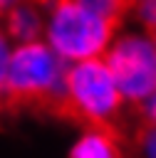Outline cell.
<instances>
[{"label": "cell", "mask_w": 156, "mask_h": 158, "mask_svg": "<svg viewBox=\"0 0 156 158\" xmlns=\"http://www.w3.org/2000/svg\"><path fill=\"white\" fill-rule=\"evenodd\" d=\"M139 153L141 158H156V128L154 126H144L139 136Z\"/></svg>", "instance_id": "9c48e42d"}, {"label": "cell", "mask_w": 156, "mask_h": 158, "mask_svg": "<svg viewBox=\"0 0 156 158\" xmlns=\"http://www.w3.org/2000/svg\"><path fill=\"white\" fill-rule=\"evenodd\" d=\"M69 158H124V148L114 128L84 126L69 146Z\"/></svg>", "instance_id": "8992f818"}, {"label": "cell", "mask_w": 156, "mask_h": 158, "mask_svg": "<svg viewBox=\"0 0 156 158\" xmlns=\"http://www.w3.org/2000/svg\"><path fill=\"white\" fill-rule=\"evenodd\" d=\"M12 52V42L5 35V30L0 27V89H2V79H5V69H7V59Z\"/></svg>", "instance_id": "30bf717a"}, {"label": "cell", "mask_w": 156, "mask_h": 158, "mask_svg": "<svg viewBox=\"0 0 156 158\" xmlns=\"http://www.w3.org/2000/svg\"><path fill=\"white\" fill-rule=\"evenodd\" d=\"M15 2H17V0H0V17H2V15H5V12L15 5Z\"/></svg>", "instance_id": "7c38bea8"}, {"label": "cell", "mask_w": 156, "mask_h": 158, "mask_svg": "<svg viewBox=\"0 0 156 158\" xmlns=\"http://www.w3.org/2000/svg\"><path fill=\"white\" fill-rule=\"evenodd\" d=\"M64 114L84 126H114L126 104L104 59H87L67 64L59 106Z\"/></svg>", "instance_id": "3957f363"}, {"label": "cell", "mask_w": 156, "mask_h": 158, "mask_svg": "<svg viewBox=\"0 0 156 158\" xmlns=\"http://www.w3.org/2000/svg\"><path fill=\"white\" fill-rule=\"evenodd\" d=\"M126 106H141L156 91V40L144 30L116 32L102 57Z\"/></svg>", "instance_id": "277c9868"}, {"label": "cell", "mask_w": 156, "mask_h": 158, "mask_svg": "<svg viewBox=\"0 0 156 158\" xmlns=\"http://www.w3.org/2000/svg\"><path fill=\"white\" fill-rule=\"evenodd\" d=\"M119 27L92 15L77 0H47L45 2V32L47 47L64 62L77 64L87 59H102L116 37Z\"/></svg>", "instance_id": "6da1fadb"}, {"label": "cell", "mask_w": 156, "mask_h": 158, "mask_svg": "<svg viewBox=\"0 0 156 158\" xmlns=\"http://www.w3.org/2000/svg\"><path fill=\"white\" fill-rule=\"evenodd\" d=\"M131 2H139V0H131Z\"/></svg>", "instance_id": "4fadbf2b"}, {"label": "cell", "mask_w": 156, "mask_h": 158, "mask_svg": "<svg viewBox=\"0 0 156 158\" xmlns=\"http://www.w3.org/2000/svg\"><path fill=\"white\" fill-rule=\"evenodd\" d=\"M77 2H79L84 10H89L92 15L106 20V22H111V25H116V27L121 25L124 17L131 15V7H134L131 0H77Z\"/></svg>", "instance_id": "52a82bcc"}, {"label": "cell", "mask_w": 156, "mask_h": 158, "mask_svg": "<svg viewBox=\"0 0 156 158\" xmlns=\"http://www.w3.org/2000/svg\"><path fill=\"white\" fill-rule=\"evenodd\" d=\"M131 15H134L139 30L151 32V35L156 32V0H139V2H134Z\"/></svg>", "instance_id": "ba28073f"}, {"label": "cell", "mask_w": 156, "mask_h": 158, "mask_svg": "<svg viewBox=\"0 0 156 158\" xmlns=\"http://www.w3.org/2000/svg\"><path fill=\"white\" fill-rule=\"evenodd\" d=\"M154 40H156V32H154Z\"/></svg>", "instance_id": "5bb4252c"}, {"label": "cell", "mask_w": 156, "mask_h": 158, "mask_svg": "<svg viewBox=\"0 0 156 158\" xmlns=\"http://www.w3.org/2000/svg\"><path fill=\"white\" fill-rule=\"evenodd\" d=\"M67 64L45 40L12 44L0 94L15 104L59 106Z\"/></svg>", "instance_id": "7a4b0ae2"}, {"label": "cell", "mask_w": 156, "mask_h": 158, "mask_svg": "<svg viewBox=\"0 0 156 158\" xmlns=\"http://www.w3.org/2000/svg\"><path fill=\"white\" fill-rule=\"evenodd\" d=\"M5 35L10 37L12 44H25V42H35L42 40L45 32V5L35 2V0H17L5 15H2V25Z\"/></svg>", "instance_id": "5b68a950"}, {"label": "cell", "mask_w": 156, "mask_h": 158, "mask_svg": "<svg viewBox=\"0 0 156 158\" xmlns=\"http://www.w3.org/2000/svg\"><path fill=\"white\" fill-rule=\"evenodd\" d=\"M139 114L144 118V126H154L156 128V91L139 106Z\"/></svg>", "instance_id": "8fae6325"}]
</instances>
